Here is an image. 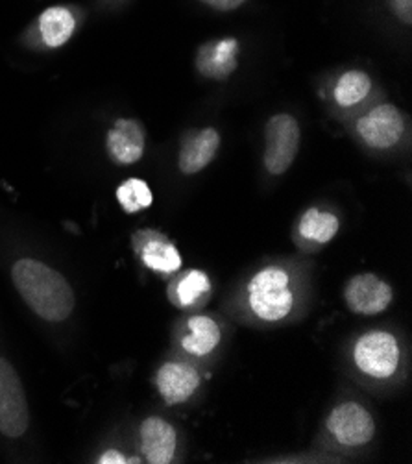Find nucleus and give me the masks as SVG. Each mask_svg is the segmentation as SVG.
<instances>
[{"instance_id": "4be33fe9", "label": "nucleus", "mask_w": 412, "mask_h": 464, "mask_svg": "<svg viewBox=\"0 0 412 464\" xmlns=\"http://www.w3.org/2000/svg\"><path fill=\"white\" fill-rule=\"evenodd\" d=\"M392 8L401 23H412V0H392Z\"/></svg>"}, {"instance_id": "ddd939ff", "label": "nucleus", "mask_w": 412, "mask_h": 464, "mask_svg": "<svg viewBox=\"0 0 412 464\" xmlns=\"http://www.w3.org/2000/svg\"><path fill=\"white\" fill-rule=\"evenodd\" d=\"M133 246L139 252L143 263L159 274H172L181 268V256L177 248L158 231L145 229L133 237Z\"/></svg>"}, {"instance_id": "4468645a", "label": "nucleus", "mask_w": 412, "mask_h": 464, "mask_svg": "<svg viewBox=\"0 0 412 464\" xmlns=\"http://www.w3.org/2000/svg\"><path fill=\"white\" fill-rule=\"evenodd\" d=\"M141 448L149 462L168 464L176 455V430L159 416H150L141 424Z\"/></svg>"}, {"instance_id": "9d476101", "label": "nucleus", "mask_w": 412, "mask_h": 464, "mask_svg": "<svg viewBox=\"0 0 412 464\" xmlns=\"http://www.w3.org/2000/svg\"><path fill=\"white\" fill-rule=\"evenodd\" d=\"M145 128L135 119H119L106 137L108 154L119 165H133L139 161L145 154Z\"/></svg>"}, {"instance_id": "6ab92c4d", "label": "nucleus", "mask_w": 412, "mask_h": 464, "mask_svg": "<svg viewBox=\"0 0 412 464\" xmlns=\"http://www.w3.org/2000/svg\"><path fill=\"white\" fill-rule=\"evenodd\" d=\"M211 291L209 276L204 270H189L183 274L176 282V287L172 289V298L176 305L179 307H191L195 305L204 295Z\"/></svg>"}, {"instance_id": "7ed1b4c3", "label": "nucleus", "mask_w": 412, "mask_h": 464, "mask_svg": "<svg viewBox=\"0 0 412 464\" xmlns=\"http://www.w3.org/2000/svg\"><path fill=\"white\" fill-rule=\"evenodd\" d=\"M401 361L398 339L390 332L374 330L357 339L353 346V362L364 376L388 380L396 374Z\"/></svg>"}, {"instance_id": "423d86ee", "label": "nucleus", "mask_w": 412, "mask_h": 464, "mask_svg": "<svg viewBox=\"0 0 412 464\" xmlns=\"http://www.w3.org/2000/svg\"><path fill=\"white\" fill-rule=\"evenodd\" d=\"M328 431L333 439L348 448L369 444L376 435V422L370 411L357 401L337 405L328 416Z\"/></svg>"}, {"instance_id": "aec40b11", "label": "nucleus", "mask_w": 412, "mask_h": 464, "mask_svg": "<svg viewBox=\"0 0 412 464\" xmlns=\"http://www.w3.org/2000/svg\"><path fill=\"white\" fill-rule=\"evenodd\" d=\"M117 200L126 213H139L152 206L154 195L147 181L139 178H129L117 189Z\"/></svg>"}, {"instance_id": "dca6fc26", "label": "nucleus", "mask_w": 412, "mask_h": 464, "mask_svg": "<svg viewBox=\"0 0 412 464\" xmlns=\"http://www.w3.org/2000/svg\"><path fill=\"white\" fill-rule=\"evenodd\" d=\"M74 28L76 17L69 8L63 6L49 8L39 17V35L51 49H58V46L65 44L72 37Z\"/></svg>"}, {"instance_id": "6e6552de", "label": "nucleus", "mask_w": 412, "mask_h": 464, "mask_svg": "<svg viewBox=\"0 0 412 464\" xmlns=\"http://www.w3.org/2000/svg\"><path fill=\"white\" fill-rule=\"evenodd\" d=\"M344 298L355 314H379L394 298L392 287L376 274H359L348 282Z\"/></svg>"}, {"instance_id": "1a4fd4ad", "label": "nucleus", "mask_w": 412, "mask_h": 464, "mask_svg": "<svg viewBox=\"0 0 412 464\" xmlns=\"http://www.w3.org/2000/svg\"><path fill=\"white\" fill-rule=\"evenodd\" d=\"M241 43L235 37L213 39L200 46L196 54V69L209 80L230 78L239 67Z\"/></svg>"}, {"instance_id": "5701e85b", "label": "nucleus", "mask_w": 412, "mask_h": 464, "mask_svg": "<svg viewBox=\"0 0 412 464\" xmlns=\"http://www.w3.org/2000/svg\"><path fill=\"white\" fill-rule=\"evenodd\" d=\"M101 464H124V462H139L137 459H126L122 453L115 451V450H110L106 451L101 459H99Z\"/></svg>"}, {"instance_id": "a211bd4d", "label": "nucleus", "mask_w": 412, "mask_h": 464, "mask_svg": "<svg viewBox=\"0 0 412 464\" xmlns=\"http://www.w3.org/2000/svg\"><path fill=\"white\" fill-rule=\"evenodd\" d=\"M372 92V80L362 71L344 72L335 85L333 97L340 108H353Z\"/></svg>"}, {"instance_id": "9b49d317", "label": "nucleus", "mask_w": 412, "mask_h": 464, "mask_svg": "<svg viewBox=\"0 0 412 464\" xmlns=\"http://www.w3.org/2000/svg\"><path fill=\"white\" fill-rule=\"evenodd\" d=\"M218 149H220V133L215 128L191 131L186 139H183L179 154H177L179 172L193 176L204 170L215 160Z\"/></svg>"}, {"instance_id": "f3484780", "label": "nucleus", "mask_w": 412, "mask_h": 464, "mask_svg": "<svg viewBox=\"0 0 412 464\" xmlns=\"http://www.w3.org/2000/svg\"><path fill=\"white\" fill-rule=\"evenodd\" d=\"M340 227V220L337 215L330 211H320L318 208H311L303 213L300 218V236L305 241L316 243V245H326L330 243Z\"/></svg>"}, {"instance_id": "0eeeda50", "label": "nucleus", "mask_w": 412, "mask_h": 464, "mask_svg": "<svg viewBox=\"0 0 412 464\" xmlns=\"http://www.w3.org/2000/svg\"><path fill=\"white\" fill-rule=\"evenodd\" d=\"M405 131L401 111L394 104H379L357 119V133L374 150L396 147Z\"/></svg>"}, {"instance_id": "39448f33", "label": "nucleus", "mask_w": 412, "mask_h": 464, "mask_svg": "<svg viewBox=\"0 0 412 464\" xmlns=\"http://www.w3.org/2000/svg\"><path fill=\"white\" fill-rule=\"evenodd\" d=\"M30 426L28 401L15 368L0 359V433L17 439Z\"/></svg>"}, {"instance_id": "f8f14e48", "label": "nucleus", "mask_w": 412, "mask_h": 464, "mask_svg": "<svg viewBox=\"0 0 412 464\" xmlns=\"http://www.w3.org/2000/svg\"><path fill=\"white\" fill-rule=\"evenodd\" d=\"M158 391L168 405L187 401L200 385V374L187 362H165L156 378Z\"/></svg>"}, {"instance_id": "2eb2a0df", "label": "nucleus", "mask_w": 412, "mask_h": 464, "mask_svg": "<svg viewBox=\"0 0 412 464\" xmlns=\"http://www.w3.org/2000/svg\"><path fill=\"white\" fill-rule=\"evenodd\" d=\"M189 334L181 339V348L191 355L204 357L209 355L222 339L218 324L206 316V314H195L187 322Z\"/></svg>"}, {"instance_id": "412c9836", "label": "nucleus", "mask_w": 412, "mask_h": 464, "mask_svg": "<svg viewBox=\"0 0 412 464\" xmlns=\"http://www.w3.org/2000/svg\"><path fill=\"white\" fill-rule=\"evenodd\" d=\"M200 3L218 12H232L241 8L244 3H248V0H200Z\"/></svg>"}, {"instance_id": "f257e3e1", "label": "nucleus", "mask_w": 412, "mask_h": 464, "mask_svg": "<svg viewBox=\"0 0 412 464\" xmlns=\"http://www.w3.org/2000/svg\"><path fill=\"white\" fill-rule=\"evenodd\" d=\"M17 291L28 307L49 322H63L74 309V293L65 277L37 259H19L12 268Z\"/></svg>"}, {"instance_id": "20e7f679", "label": "nucleus", "mask_w": 412, "mask_h": 464, "mask_svg": "<svg viewBox=\"0 0 412 464\" xmlns=\"http://www.w3.org/2000/svg\"><path fill=\"white\" fill-rule=\"evenodd\" d=\"M302 141L298 121L289 113L273 115L264 128V169L272 176L285 174L294 163Z\"/></svg>"}, {"instance_id": "f03ea898", "label": "nucleus", "mask_w": 412, "mask_h": 464, "mask_svg": "<svg viewBox=\"0 0 412 464\" xmlns=\"http://www.w3.org/2000/svg\"><path fill=\"white\" fill-rule=\"evenodd\" d=\"M248 305L264 322H280L294 307L291 276L282 266H264L248 284Z\"/></svg>"}]
</instances>
